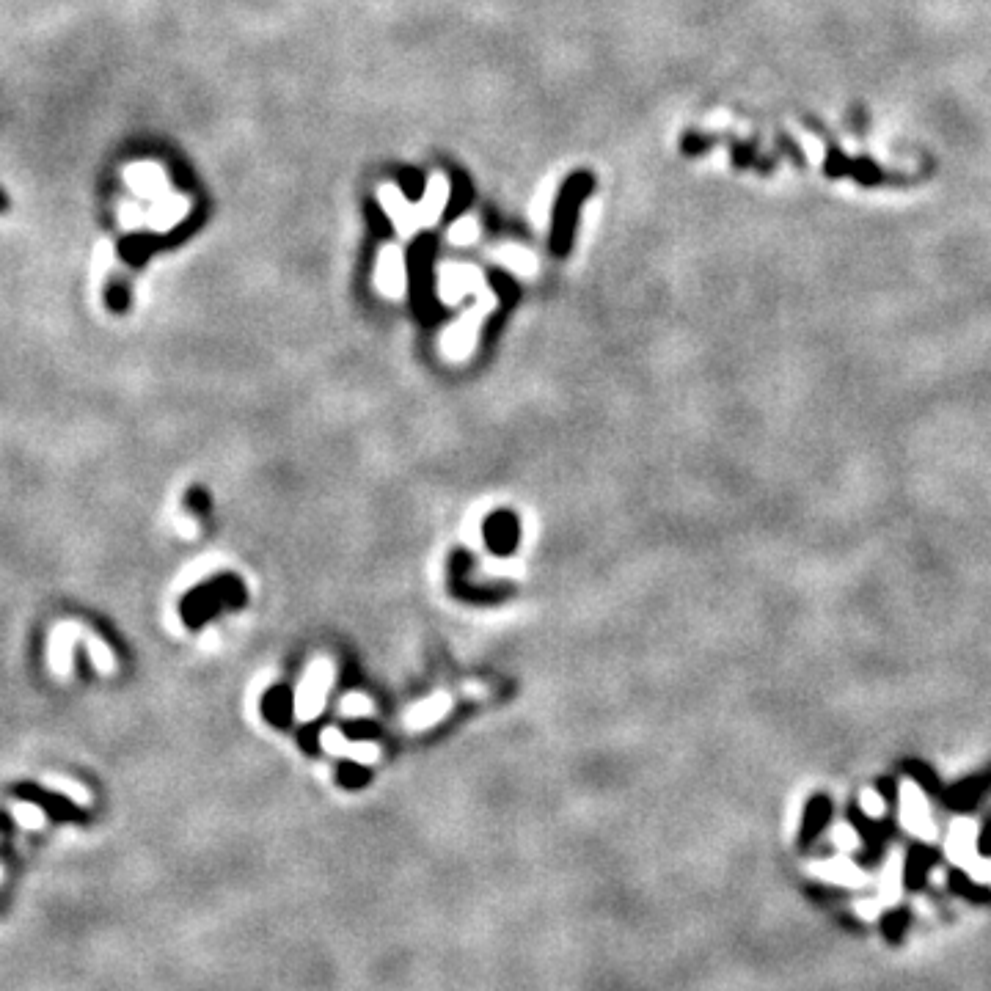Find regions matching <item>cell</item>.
Returning <instances> with one entry per match:
<instances>
[{"label":"cell","instance_id":"1","mask_svg":"<svg viewBox=\"0 0 991 991\" xmlns=\"http://www.w3.org/2000/svg\"><path fill=\"white\" fill-rule=\"evenodd\" d=\"M331 683H334V667L328 661H317L309 667L301 691H298V716L301 719H314L317 713L323 711Z\"/></svg>","mask_w":991,"mask_h":991},{"label":"cell","instance_id":"2","mask_svg":"<svg viewBox=\"0 0 991 991\" xmlns=\"http://www.w3.org/2000/svg\"><path fill=\"white\" fill-rule=\"evenodd\" d=\"M240 601V587L234 581H223V584H215L212 590L196 592L193 603L196 606H188V620H196V617H204V614L215 609V606H226V603H237Z\"/></svg>","mask_w":991,"mask_h":991},{"label":"cell","instance_id":"3","mask_svg":"<svg viewBox=\"0 0 991 991\" xmlns=\"http://www.w3.org/2000/svg\"><path fill=\"white\" fill-rule=\"evenodd\" d=\"M485 537L493 551H510L518 540V526L510 515H493L485 529Z\"/></svg>","mask_w":991,"mask_h":991},{"label":"cell","instance_id":"4","mask_svg":"<svg viewBox=\"0 0 991 991\" xmlns=\"http://www.w3.org/2000/svg\"><path fill=\"white\" fill-rule=\"evenodd\" d=\"M449 711V700L446 697H433V700L422 702L416 705L411 713H408V724L411 727H430V724L441 722Z\"/></svg>","mask_w":991,"mask_h":991},{"label":"cell","instance_id":"5","mask_svg":"<svg viewBox=\"0 0 991 991\" xmlns=\"http://www.w3.org/2000/svg\"><path fill=\"white\" fill-rule=\"evenodd\" d=\"M829 815H832V807L826 799H815L810 807H807V815H804V826H802V843H813V837L829 824Z\"/></svg>","mask_w":991,"mask_h":991},{"label":"cell","instance_id":"6","mask_svg":"<svg viewBox=\"0 0 991 991\" xmlns=\"http://www.w3.org/2000/svg\"><path fill=\"white\" fill-rule=\"evenodd\" d=\"M934 862H936V854H931V851H912V857H909V862H906V884L912 887V890H920L925 884V879H928V870L934 868Z\"/></svg>","mask_w":991,"mask_h":991},{"label":"cell","instance_id":"7","mask_svg":"<svg viewBox=\"0 0 991 991\" xmlns=\"http://www.w3.org/2000/svg\"><path fill=\"white\" fill-rule=\"evenodd\" d=\"M265 711H268V716L276 724L287 722V719H290V711H292L290 694H287V691H284V689H273V691H270V697H268V700H265Z\"/></svg>","mask_w":991,"mask_h":991},{"label":"cell","instance_id":"8","mask_svg":"<svg viewBox=\"0 0 991 991\" xmlns=\"http://www.w3.org/2000/svg\"><path fill=\"white\" fill-rule=\"evenodd\" d=\"M906 923H909V914L906 912H890L884 920H881V934L887 936L890 942H901V936L906 934Z\"/></svg>","mask_w":991,"mask_h":991},{"label":"cell","instance_id":"9","mask_svg":"<svg viewBox=\"0 0 991 991\" xmlns=\"http://www.w3.org/2000/svg\"><path fill=\"white\" fill-rule=\"evenodd\" d=\"M364 780H367V771L364 769H358V766H345L342 769V782L345 785H361Z\"/></svg>","mask_w":991,"mask_h":991},{"label":"cell","instance_id":"10","mask_svg":"<svg viewBox=\"0 0 991 991\" xmlns=\"http://www.w3.org/2000/svg\"><path fill=\"white\" fill-rule=\"evenodd\" d=\"M345 711L347 713H367L369 702L361 700V697H347L345 700Z\"/></svg>","mask_w":991,"mask_h":991},{"label":"cell","instance_id":"11","mask_svg":"<svg viewBox=\"0 0 991 991\" xmlns=\"http://www.w3.org/2000/svg\"><path fill=\"white\" fill-rule=\"evenodd\" d=\"M980 851H983V854H991V829L983 835V840H980Z\"/></svg>","mask_w":991,"mask_h":991}]
</instances>
